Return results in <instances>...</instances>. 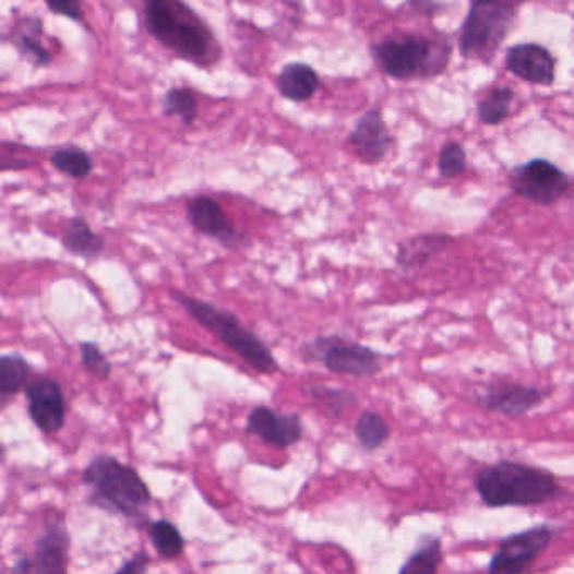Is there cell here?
Listing matches in <instances>:
<instances>
[{
  "instance_id": "obj_1",
  "label": "cell",
  "mask_w": 574,
  "mask_h": 574,
  "mask_svg": "<svg viewBox=\"0 0 574 574\" xmlns=\"http://www.w3.org/2000/svg\"><path fill=\"white\" fill-rule=\"evenodd\" d=\"M142 8L148 34L160 45L195 67L216 63V36L184 0H142Z\"/></svg>"
},
{
  "instance_id": "obj_2",
  "label": "cell",
  "mask_w": 574,
  "mask_h": 574,
  "mask_svg": "<svg viewBox=\"0 0 574 574\" xmlns=\"http://www.w3.org/2000/svg\"><path fill=\"white\" fill-rule=\"evenodd\" d=\"M480 501L490 509L533 507L563 498L566 490L546 468L502 461L480 468L474 477Z\"/></svg>"
},
{
  "instance_id": "obj_3",
  "label": "cell",
  "mask_w": 574,
  "mask_h": 574,
  "mask_svg": "<svg viewBox=\"0 0 574 574\" xmlns=\"http://www.w3.org/2000/svg\"><path fill=\"white\" fill-rule=\"evenodd\" d=\"M95 507L136 519L151 505L152 493L141 474L110 455L93 458L82 474Z\"/></svg>"
},
{
  "instance_id": "obj_4",
  "label": "cell",
  "mask_w": 574,
  "mask_h": 574,
  "mask_svg": "<svg viewBox=\"0 0 574 574\" xmlns=\"http://www.w3.org/2000/svg\"><path fill=\"white\" fill-rule=\"evenodd\" d=\"M170 295L201 327L210 331L217 340H222L251 369L260 374H275L280 371V364L276 362L272 350L266 347L259 335H254L250 328L244 327L235 313L214 307L213 303L204 302V300L189 297L179 290H172Z\"/></svg>"
},
{
  "instance_id": "obj_5",
  "label": "cell",
  "mask_w": 574,
  "mask_h": 574,
  "mask_svg": "<svg viewBox=\"0 0 574 574\" xmlns=\"http://www.w3.org/2000/svg\"><path fill=\"white\" fill-rule=\"evenodd\" d=\"M372 52L381 70L399 82L439 76L452 58L445 39L424 36L393 37L375 45Z\"/></svg>"
},
{
  "instance_id": "obj_6",
  "label": "cell",
  "mask_w": 574,
  "mask_h": 574,
  "mask_svg": "<svg viewBox=\"0 0 574 574\" xmlns=\"http://www.w3.org/2000/svg\"><path fill=\"white\" fill-rule=\"evenodd\" d=\"M523 0H470L461 31L464 58L490 63L516 21Z\"/></svg>"
},
{
  "instance_id": "obj_7",
  "label": "cell",
  "mask_w": 574,
  "mask_h": 574,
  "mask_svg": "<svg viewBox=\"0 0 574 574\" xmlns=\"http://www.w3.org/2000/svg\"><path fill=\"white\" fill-rule=\"evenodd\" d=\"M303 358L319 362L335 374L372 378L383 369V358L371 347L340 335H321L306 344Z\"/></svg>"
},
{
  "instance_id": "obj_8",
  "label": "cell",
  "mask_w": 574,
  "mask_h": 574,
  "mask_svg": "<svg viewBox=\"0 0 574 574\" xmlns=\"http://www.w3.org/2000/svg\"><path fill=\"white\" fill-rule=\"evenodd\" d=\"M509 186L514 194L530 203L551 206L571 191L573 182L560 167L545 158H534L511 170Z\"/></svg>"
},
{
  "instance_id": "obj_9",
  "label": "cell",
  "mask_w": 574,
  "mask_h": 574,
  "mask_svg": "<svg viewBox=\"0 0 574 574\" xmlns=\"http://www.w3.org/2000/svg\"><path fill=\"white\" fill-rule=\"evenodd\" d=\"M558 530V527L539 524L502 539L490 561V573H523L551 546Z\"/></svg>"
},
{
  "instance_id": "obj_10",
  "label": "cell",
  "mask_w": 574,
  "mask_h": 574,
  "mask_svg": "<svg viewBox=\"0 0 574 574\" xmlns=\"http://www.w3.org/2000/svg\"><path fill=\"white\" fill-rule=\"evenodd\" d=\"M27 412L43 433H56L67 421V399L63 387L52 378H36L24 390Z\"/></svg>"
},
{
  "instance_id": "obj_11",
  "label": "cell",
  "mask_w": 574,
  "mask_h": 574,
  "mask_svg": "<svg viewBox=\"0 0 574 574\" xmlns=\"http://www.w3.org/2000/svg\"><path fill=\"white\" fill-rule=\"evenodd\" d=\"M548 398V391L519 383L492 384L483 393L475 394L471 402L490 412L505 417H524L541 406Z\"/></svg>"
},
{
  "instance_id": "obj_12",
  "label": "cell",
  "mask_w": 574,
  "mask_h": 574,
  "mask_svg": "<svg viewBox=\"0 0 574 574\" xmlns=\"http://www.w3.org/2000/svg\"><path fill=\"white\" fill-rule=\"evenodd\" d=\"M244 430L275 449H288L299 443L303 434L302 420L297 412L284 415L268 406L251 409Z\"/></svg>"
},
{
  "instance_id": "obj_13",
  "label": "cell",
  "mask_w": 574,
  "mask_h": 574,
  "mask_svg": "<svg viewBox=\"0 0 574 574\" xmlns=\"http://www.w3.org/2000/svg\"><path fill=\"white\" fill-rule=\"evenodd\" d=\"M188 219L195 231L219 241L225 247L232 248L241 241L240 232L236 231L222 204L206 195H198L189 201Z\"/></svg>"
},
{
  "instance_id": "obj_14",
  "label": "cell",
  "mask_w": 574,
  "mask_h": 574,
  "mask_svg": "<svg viewBox=\"0 0 574 574\" xmlns=\"http://www.w3.org/2000/svg\"><path fill=\"white\" fill-rule=\"evenodd\" d=\"M349 141L354 154L358 155L359 160L369 164V166L380 164L386 157L391 147V133L378 108L366 111L359 118L358 123L350 132Z\"/></svg>"
},
{
  "instance_id": "obj_15",
  "label": "cell",
  "mask_w": 574,
  "mask_h": 574,
  "mask_svg": "<svg viewBox=\"0 0 574 574\" xmlns=\"http://www.w3.org/2000/svg\"><path fill=\"white\" fill-rule=\"evenodd\" d=\"M70 534L63 521H48L34 541L31 573H64L67 571Z\"/></svg>"
},
{
  "instance_id": "obj_16",
  "label": "cell",
  "mask_w": 574,
  "mask_h": 574,
  "mask_svg": "<svg viewBox=\"0 0 574 574\" xmlns=\"http://www.w3.org/2000/svg\"><path fill=\"white\" fill-rule=\"evenodd\" d=\"M505 67L514 76L533 85H551L554 82V59L539 45H519L509 49Z\"/></svg>"
},
{
  "instance_id": "obj_17",
  "label": "cell",
  "mask_w": 574,
  "mask_h": 574,
  "mask_svg": "<svg viewBox=\"0 0 574 574\" xmlns=\"http://www.w3.org/2000/svg\"><path fill=\"white\" fill-rule=\"evenodd\" d=\"M453 238L449 235H418L398 244L396 265L405 272L427 266L434 256L446 250Z\"/></svg>"
},
{
  "instance_id": "obj_18",
  "label": "cell",
  "mask_w": 574,
  "mask_h": 574,
  "mask_svg": "<svg viewBox=\"0 0 574 574\" xmlns=\"http://www.w3.org/2000/svg\"><path fill=\"white\" fill-rule=\"evenodd\" d=\"M61 243L68 253L77 259L93 260L100 256L101 251L105 250L104 238L96 235L82 216L68 219L61 235Z\"/></svg>"
},
{
  "instance_id": "obj_19",
  "label": "cell",
  "mask_w": 574,
  "mask_h": 574,
  "mask_svg": "<svg viewBox=\"0 0 574 574\" xmlns=\"http://www.w3.org/2000/svg\"><path fill=\"white\" fill-rule=\"evenodd\" d=\"M278 92L290 101H307L319 88V76L315 70L306 63H290L284 67L276 80Z\"/></svg>"
},
{
  "instance_id": "obj_20",
  "label": "cell",
  "mask_w": 574,
  "mask_h": 574,
  "mask_svg": "<svg viewBox=\"0 0 574 574\" xmlns=\"http://www.w3.org/2000/svg\"><path fill=\"white\" fill-rule=\"evenodd\" d=\"M43 21L37 17H27L24 26L15 27L12 36V46L17 49L19 55L34 64L36 68H46L51 64V52L46 49L41 41Z\"/></svg>"
},
{
  "instance_id": "obj_21",
  "label": "cell",
  "mask_w": 574,
  "mask_h": 574,
  "mask_svg": "<svg viewBox=\"0 0 574 574\" xmlns=\"http://www.w3.org/2000/svg\"><path fill=\"white\" fill-rule=\"evenodd\" d=\"M33 366L21 354H4L0 358V402L2 408L19 391L26 390Z\"/></svg>"
},
{
  "instance_id": "obj_22",
  "label": "cell",
  "mask_w": 574,
  "mask_h": 574,
  "mask_svg": "<svg viewBox=\"0 0 574 574\" xmlns=\"http://www.w3.org/2000/svg\"><path fill=\"white\" fill-rule=\"evenodd\" d=\"M443 563L442 539L437 536H421L417 549L411 557L405 561L399 573L406 574H433L439 571L440 564Z\"/></svg>"
},
{
  "instance_id": "obj_23",
  "label": "cell",
  "mask_w": 574,
  "mask_h": 574,
  "mask_svg": "<svg viewBox=\"0 0 574 574\" xmlns=\"http://www.w3.org/2000/svg\"><path fill=\"white\" fill-rule=\"evenodd\" d=\"M354 433H356V439H358L362 450L375 452L390 440L393 430H391L390 423L381 417L380 412L366 409V411L361 412L358 421H356Z\"/></svg>"
},
{
  "instance_id": "obj_24",
  "label": "cell",
  "mask_w": 574,
  "mask_h": 574,
  "mask_svg": "<svg viewBox=\"0 0 574 574\" xmlns=\"http://www.w3.org/2000/svg\"><path fill=\"white\" fill-rule=\"evenodd\" d=\"M148 539L157 551L158 557L176 560L184 552L186 541L181 530L166 519L154 521L148 526Z\"/></svg>"
},
{
  "instance_id": "obj_25",
  "label": "cell",
  "mask_w": 574,
  "mask_h": 574,
  "mask_svg": "<svg viewBox=\"0 0 574 574\" xmlns=\"http://www.w3.org/2000/svg\"><path fill=\"white\" fill-rule=\"evenodd\" d=\"M51 166L64 176L85 179L92 174L93 160L83 148L63 147L52 152Z\"/></svg>"
},
{
  "instance_id": "obj_26",
  "label": "cell",
  "mask_w": 574,
  "mask_h": 574,
  "mask_svg": "<svg viewBox=\"0 0 574 574\" xmlns=\"http://www.w3.org/2000/svg\"><path fill=\"white\" fill-rule=\"evenodd\" d=\"M163 111L167 117H176L186 125H191L198 117V100L189 88H172L164 95Z\"/></svg>"
},
{
  "instance_id": "obj_27",
  "label": "cell",
  "mask_w": 574,
  "mask_h": 574,
  "mask_svg": "<svg viewBox=\"0 0 574 574\" xmlns=\"http://www.w3.org/2000/svg\"><path fill=\"white\" fill-rule=\"evenodd\" d=\"M512 98H514V93L507 86L493 88L477 107L480 122L487 123V125H499V123L504 122L509 115V108H511Z\"/></svg>"
},
{
  "instance_id": "obj_28",
  "label": "cell",
  "mask_w": 574,
  "mask_h": 574,
  "mask_svg": "<svg viewBox=\"0 0 574 574\" xmlns=\"http://www.w3.org/2000/svg\"><path fill=\"white\" fill-rule=\"evenodd\" d=\"M310 394L324 405L332 417H340L344 411L358 405V396L352 391L340 387L312 386Z\"/></svg>"
},
{
  "instance_id": "obj_29",
  "label": "cell",
  "mask_w": 574,
  "mask_h": 574,
  "mask_svg": "<svg viewBox=\"0 0 574 574\" xmlns=\"http://www.w3.org/2000/svg\"><path fill=\"white\" fill-rule=\"evenodd\" d=\"M80 354H82L83 369L95 380L107 381L110 378L111 362L95 343L80 344Z\"/></svg>"
},
{
  "instance_id": "obj_30",
  "label": "cell",
  "mask_w": 574,
  "mask_h": 574,
  "mask_svg": "<svg viewBox=\"0 0 574 574\" xmlns=\"http://www.w3.org/2000/svg\"><path fill=\"white\" fill-rule=\"evenodd\" d=\"M467 167V154L464 147L457 142H450L440 152L439 169L440 174L446 179L462 176Z\"/></svg>"
},
{
  "instance_id": "obj_31",
  "label": "cell",
  "mask_w": 574,
  "mask_h": 574,
  "mask_svg": "<svg viewBox=\"0 0 574 574\" xmlns=\"http://www.w3.org/2000/svg\"><path fill=\"white\" fill-rule=\"evenodd\" d=\"M45 2L52 14L76 21V23L83 19V8L80 0H45Z\"/></svg>"
},
{
  "instance_id": "obj_32",
  "label": "cell",
  "mask_w": 574,
  "mask_h": 574,
  "mask_svg": "<svg viewBox=\"0 0 574 574\" xmlns=\"http://www.w3.org/2000/svg\"><path fill=\"white\" fill-rule=\"evenodd\" d=\"M147 554L144 551H139L123 566L118 567L117 573H144L147 570Z\"/></svg>"
},
{
  "instance_id": "obj_33",
  "label": "cell",
  "mask_w": 574,
  "mask_h": 574,
  "mask_svg": "<svg viewBox=\"0 0 574 574\" xmlns=\"http://www.w3.org/2000/svg\"><path fill=\"white\" fill-rule=\"evenodd\" d=\"M571 189H573V192H574V182H573V188H571Z\"/></svg>"
}]
</instances>
